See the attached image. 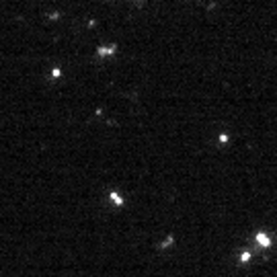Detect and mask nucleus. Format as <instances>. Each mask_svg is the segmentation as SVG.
<instances>
[{
    "label": "nucleus",
    "mask_w": 277,
    "mask_h": 277,
    "mask_svg": "<svg viewBox=\"0 0 277 277\" xmlns=\"http://www.w3.org/2000/svg\"><path fill=\"white\" fill-rule=\"evenodd\" d=\"M257 240H259V244H261V246H265V249H267V246L271 244V240H269L267 236H265L263 232H259V234H257Z\"/></svg>",
    "instance_id": "nucleus-1"
},
{
    "label": "nucleus",
    "mask_w": 277,
    "mask_h": 277,
    "mask_svg": "<svg viewBox=\"0 0 277 277\" xmlns=\"http://www.w3.org/2000/svg\"><path fill=\"white\" fill-rule=\"evenodd\" d=\"M111 199H113V201L117 203V205H121V203H123V199H121L119 195H117V193H111Z\"/></svg>",
    "instance_id": "nucleus-2"
},
{
    "label": "nucleus",
    "mask_w": 277,
    "mask_h": 277,
    "mask_svg": "<svg viewBox=\"0 0 277 277\" xmlns=\"http://www.w3.org/2000/svg\"><path fill=\"white\" fill-rule=\"evenodd\" d=\"M249 259H250V252H242V255H240V261H242V263H246Z\"/></svg>",
    "instance_id": "nucleus-4"
},
{
    "label": "nucleus",
    "mask_w": 277,
    "mask_h": 277,
    "mask_svg": "<svg viewBox=\"0 0 277 277\" xmlns=\"http://www.w3.org/2000/svg\"><path fill=\"white\" fill-rule=\"evenodd\" d=\"M173 242H175V238H173V236H169V238H166V240H164V242H162V249H166V246H170V244H173Z\"/></svg>",
    "instance_id": "nucleus-3"
}]
</instances>
